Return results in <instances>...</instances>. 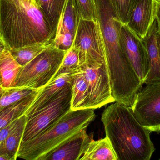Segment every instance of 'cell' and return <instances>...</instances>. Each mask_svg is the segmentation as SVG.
<instances>
[{
  "mask_svg": "<svg viewBox=\"0 0 160 160\" xmlns=\"http://www.w3.org/2000/svg\"><path fill=\"white\" fill-rule=\"evenodd\" d=\"M97 2L112 94L115 102L131 107L143 84L121 47L120 30L122 23L112 0Z\"/></svg>",
  "mask_w": 160,
  "mask_h": 160,
  "instance_id": "6da1fadb",
  "label": "cell"
},
{
  "mask_svg": "<svg viewBox=\"0 0 160 160\" xmlns=\"http://www.w3.org/2000/svg\"><path fill=\"white\" fill-rule=\"evenodd\" d=\"M0 34L8 50L51 43L55 37L42 10L31 0H0Z\"/></svg>",
  "mask_w": 160,
  "mask_h": 160,
  "instance_id": "7a4b0ae2",
  "label": "cell"
},
{
  "mask_svg": "<svg viewBox=\"0 0 160 160\" xmlns=\"http://www.w3.org/2000/svg\"><path fill=\"white\" fill-rule=\"evenodd\" d=\"M105 134L118 160H149L155 151L151 132L137 120L130 107L116 102L103 111Z\"/></svg>",
  "mask_w": 160,
  "mask_h": 160,
  "instance_id": "3957f363",
  "label": "cell"
},
{
  "mask_svg": "<svg viewBox=\"0 0 160 160\" xmlns=\"http://www.w3.org/2000/svg\"><path fill=\"white\" fill-rule=\"evenodd\" d=\"M93 109L70 110L44 131L25 142H21L18 158L41 160L63 142L83 129L94 121Z\"/></svg>",
  "mask_w": 160,
  "mask_h": 160,
  "instance_id": "277c9868",
  "label": "cell"
},
{
  "mask_svg": "<svg viewBox=\"0 0 160 160\" xmlns=\"http://www.w3.org/2000/svg\"><path fill=\"white\" fill-rule=\"evenodd\" d=\"M67 52L55 48L53 42L22 67L15 86L39 90L55 77Z\"/></svg>",
  "mask_w": 160,
  "mask_h": 160,
  "instance_id": "5b68a950",
  "label": "cell"
},
{
  "mask_svg": "<svg viewBox=\"0 0 160 160\" xmlns=\"http://www.w3.org/2000/svg\"><path fill=\"white\" fill-rule=\"evenodd\" d=\"M80 66L98 68L106 64V51L98 20H80L73 45Z\"/></svg>",
  "mask_w": 160,
  "mask_h": 160,
  "instance_id": "8992f818",
  "label": "cell"
},
{
  "mask_svg": "<svg viewBox=\"0 0 160 160\" xmlns=\"http://www.w3.org/2000/svg\"><path fill=\"white\" fill-rule=\"evenodd\" d=\"M72 85L66 86L48 105L28 116L22 142L32 139L71 110Z\"/></svg>",
  "mask_w": 160,
  "mask_h": 160,
  "instance_id": "52a82bcc",
  "label": "cell"
},
{
  "mask_svg": "<svg viewBox=\"0 0 160 160\" xmlns=\"http://www.w3.org/2000/svg\"><path fill=\"white\" fill-rule=\"evenodd\" d=\"M131 109L143 126L151 132L160 133V81L142 87Z\"/></svg>",
  "mask_w": 160,
  "mask_h": 160,
  "instance_id": "ba28073f",
  "label": "cell"
},
{
  "mask_svg": "<svg viewBox=\"0 0 160 160\" xmlns=\"http://www.w3.org/2000/svg\"><path fill=\"white\" fill-rule=\"evenodd\" d=\"M88 87V109H99L115 102L112 94L111 83L106 64L98 68L80 67Z\"/></svg>",
  "mask_w": 160,
  "mask_h": 160,
  "instance_id": "9c48e42d",
  "label": "cell"
},
{
  "mask_svg": "<svg viewBox=\"0 0 160 160\" xmlns=\"http://www.w3.org/2000/svg\"><path fill=\"white\" fill-rule=\"evenodd\" d=\"M120 42L123 51L143 84L149 72V64L147 51L142 40L127 25L122 24Z\"/></svg>",
  "mask_w": 160,
  "mask_h": 160,
  "instance_id": "30bf717a",
  "label": "cell"
},
{
  "mask_svg": "<svg viewBox=\"0 0 160 160\" xmlns=\"http://www.w3.org/2000/svg\"><path fill=\"white\" fill-rule=\"evenodd\" d=\"M83 129L76 133L41 160H80L92 138Z\"/></svg>",
  "mask_w": 160,
  "mask_h": 160,
  "instance_id": "8fae6325",
  "label": "cell"
},
{
  "mask_svg": "<svg viewBox=\"0 0 160 160\" xmlns=\"http://www.w3.org/2000/svg\"><path fill=\"white\" fill-rule=\"evenodd\" d=\"M81 70V68L77 72L61 74L51 81L39 91L32 104L25 115L27 116H30L48 105L66 86L72 84L75 76Z\"/></svg>",
  "mask_w": 160,
  "mask_h": 160,
  "instance_id": "7c38bea8",
  "label": "cell"
},
{
  "mask_svg": "<svg viewBox=\"0 0 160 160\" xmlns=\"http://www.w3.org/2000/svg\"><path fill=\"white\" fill-rule=\"evenodd\" d=\"M155 20V0H141L134 8L126 25L142 40Z\"/></svg>",
  "mask_w": 160,
  "mask_h": 160,
  "instance_id": "4fadbf2b",
  "label": "cell"
},
{
  "mask_svg": "<svg viewBox=\"0 0 160 160\" xmlns=\"http://www.w3.org/2000/svg\"><path fill=\"white\" fill-rule=\"evenodd\" d=\"M158 24L154 21L145 37L142 39L149 60V71L143 84L160 81V58L157 42Z\"/></svg>",
  "mask_w": 160,
  "mask_h": 160,
  "instance_id": "5bb4252c",
  "label": "cell"
},
{
  "mask_svg": "<svg viewBox=\"0 0 160 160\" xmlns=\"http://www.w3.org/2000/svg\"><path fill=\"white\" fill-rule=\"evenodd\" d=\"M28 119L26 115L20 117L17 126L0 147V155L6 158L7 160L18 159L17 154L23 138Z\"/></svg>",
  "mask_w": 160,
  "mask_h": 160,
  "instance_id": "9a60e30c",
  "label": "cell"
},
{
  "mask_svg": "<svg viewBox=\"0 0 160 160\" xmlns=\"http://www.w3.org/2000/svg\"><path fill=\"white\" fill-rule=\"evenodd\" d=\"M82 18L75 0H66L60 16L56 34L71 33L76 35Z\"/></svg>",
  "mask_w": 160,
  "mask_h": 160,
  "instance_id": "2e32d148",
  "label": "cell"
},
{
  "mask_svg": "<svg viewBox=\"0 0 160 160\" xmlns=\"http://www.w3.org/2000/svg\"><path fill=\"white\" fill-rule=\"evenodd\" d=\"M80 160H118L108 137L94 141L91 139Z\"/></svg>",
  "mask_w": 160,
  "mask_h": 160,
  "instance_id": "e0dca14e",
  "label": "cell"
},
{
  "mask_svg": "<svg viewBox=\"0 0 160 160\" xmlns=\"http://www.w3.org/2000/svg\"><path fill=\"white\" fill-rule=\"evenodd\" d=\"M38 90L29 96L13 103L0 113V129L25 115L38 95Z\"/></svg>",
  "mask_w": 160,
  "mask_h": 160,
  "instance_id": "ac0fdd59",
  "label": "cell"
},
{
  "mask_svg": "<svg viewBox=\"0 0 160 160\" xmlns=\"http://www.w3.org/2000/svg\"><path fill=\"white\" fill-rule=\"evenodd\" d=\"M22 67L7 50L0 58V85L4 88L14 87Z\"/></svg>",
  "mask_w": 160,
  "mask_h": 160,
  "instance_id": "d6986e66",
  "label": "cell"
},
{
  "mask_svg": "<svg viewBox=\"0 0 160 160\" xmlns=\"http://www.w3.org/2000/svg\"><path fill=\"white\" fill-rule=\"evenodd\" d=\"M88 87L81 68V71L75 76L72 85L71 110L88 109Z\"/></svg>",
  "mask_w": 160,
  "mask_h": 160,
  "instance_id": "ffe728a7",
  "label": "cell"
},
{
  "mask_svg": "<svg viewBox=\"0 0 160 160\" xmlns=\"http://www.w3.org/2000/svg\"><path fill=\"white\" fill-rule=\"evenodd\" d=\"M66 0H36L55 36L58 23Z\"/></svg>",
  "mask_w": 160,
  "mask_h": 160,
  "instance_id": "44dd1931",
  "label": "cell"
},
{
  "mask_svg": "<svg viewBox=\"0 0 160 160\" xmlns=\"http://www.w3.org/2000/svg\"><path fill=\"white\" fill-rule=\"evenodd\" d=\"M53 42L28 45L8 51L15 60L22 67L32 61Z\"/></svg>",
  "mask_w": 160,
  "mask_h": 160,
  "instance_id": "7402d4cb",
  "label": "cell"
},
{
  "mask_svg": "<svg viewBox=\"0 0 160 160\" xmlns=\"http://www.w3.org/2000/svg\"><path fill=\"white\" fill-rule=\"evenodd\" d=\"M37 90L16 87L4 88L0 94V113L9 105L29 96Z\"/></svg>",
  "mask_w": 160,
  "mask_h": 160,
  "instance_id": "603a6c76",
  "label": "cell"
},
{
  "mask_svg": "<svg viewBox=\"0 0 160 160\" xmlns=\"http://www.w3.org/2000/svg\"><path fill=\"white\" fill-rule=\"evenodd\" d=\"M80 70L78 53L72 46L66 53L61 66L53 79L61 74L77 72Z\"/></svg>",
  "mask_w": 160,
  "mask_h": 160,
  "instance_id": "cb8c5ba5",
  "label": "cell"
},
{
  "mask_svg": "<svg viewBox=\"0 0 160 160\" xmlns=\"http://www.w3.org/2000/svg\"><path fill=\"white\" fill-rule=\"evenodd\" d=\"M141 0H112L113 6L121 23L127 24L132 11Z\"/></svg>",
  "mask_w": 160,
  "mask_h": 160,
  "instance_id": "d4e9b609",
  "label": "cell"
},
{
  "mask_svg": "<svg viewBox=\"0 0 160 160\" xmlns=\"http://www.w3.org/2000/svg\"><path fill=\"white\" fill-rule=\"evenodd\" d=\"M81 18L86 20H98L97 0H75Z\"/></svg>",
  "mask_w": 160,
  "mask_h": 160,
  "instance_id": "484cf974",
  "label": "cell"
},
{
  "mask_svg": "<svg viewBox=\"0 0 160 160\" xmlns=\"http://www.w3.org/2000/svg\"><path fill=\"white\" fill-rule=\"evenodd\" d=\"M75 37V35L68 32L57 34L53 40V45L59 49L68 51L73 46Z\"/></svg>",
  "mask_w": 160,
  "mask_h": 160,
  "instance_id": "4316f807",
  "label": "cell"
},
{
  "mask_svg": "<svg viewBox=\"0 0 160 160\" xmlns=\"http://www.w3.org/2000/svg\"><path fill=\"white\" fill-rule=\"evenodd\" d=\"M18 119L0 129V147L17 126L18 122Z\"/></svg>",
  "mask_w": 160,
  "mask_h": 160,
  "instance_id": "83f0119b",
  "label": "cell"
},
{
  "mask_svg": "<svg viewBox=\"0 0 160 160\" xmlns=\"http://www.w3.org/2000/svg\"><path fill=\"white\" fill-rule=\"evenodd\" d=\"M156 2V19L158 24V33L160 34V0H155Z\"/></svg>",
  "mask_w": 160,
  "mask_h": 160,
  "instance_id": "f1b7e54d",
  "label": "cell"
},
{
  "mask_svg": "<svg viewBox=\"0 0 160 160\" xmlns=\"http://www.w3.org/2000/svg\"><path fill=\"white\" fill-rule=\"evenodd\" d=\"M8 49H7L4 41L3 40L2 38L0 37V57Z\"/></svg>",
  "mask_w": 160,
  "mask_h": 160,
  "instance_id": "f546056e",
  "label": "cell"
},
{
  "mask_svg": "<svg viewBox=\"0 0 160 160\" xmlns=\"http://www.w3.org/2000/svg\"><path fill=\"white\" fill-rule=\"evenodd\" d=\"M157 42L160 58V34L158 33L157 35Z\"/></svg>",
  "mask_w": 160,
  "mask_h": 160,
  "instance_id": "4dcf8cb0",
  "label": "cell"
},
{
  "mask_svg": "<svg viewBox=\"0 0 160 160\" xmlns=\"http://www.w3.org/2000/svg\"><path fill=\"white\" fill-rule=\"evenodd\" d=\"M0 160H7L6 158L5 157H3V156H1V155H0Z\"/></svg>",
  "mask_w": 160,
  "mask_h": 160,
  "instance_id": "1f68e13d",
  "label": "cell"
},
{
  "mask_svg": "<svg viewBox=\"0 0 160 160\" xmlns=\"http://www.w3.org/2000/svg\"><path fill=\"white\" fill-rule=\"evenodd\" d=\"M4 89V88H3V87H2V86H1V85H0V94H1V93H2V92H3V91Z\"/></svg>",
  "mask_w": 160,
  "mask_h": 160,
  "instance_id": "d6a6232c",
  "label": "cell"
},
{
  "mask_svg": "<svg viewBox=\"0 0 160 160\" xmlns=\"http://www.w3.org/2000/svg\"><path fill=\"white\" fill-rule=\"evenodd\" d=\"M31 1H32V2H35V3H36V0H31Z\"/></svg>",
  "mask_w": 160,
  "mask_h": 160,
  "instance_id": "836d02e7",
  "label": "cell"
},
{
  "mask_svg": "<svg viewBox=\"0 0 160 160\" xmlns=\"http://www.w3.org/2000/svg\"><path fill=\"white\" fill-rule=\"evenodd\" d=\"M0 37H1V34H0Z\"/></svg>",
  "mask_w": 160,
  "mask_h": 160,
  "instance_id": "e575fe53",
  "label": "cell"
},
{
  "mask_svg": "<svg viewBox=\"0 0 160 160\" xmlns=\"http://www.w3.org/2000/svg\"><path fill=\"white\" fill-rule=\"evenodd\" d=\"M159 160H160V158L159 159Z\"/></svg>",
  "mask_w": 160,
  "mask_h": 160,
  "instance_id": "d590c367",
  "label": "cell"
},
{
  "mask_svg": "<svg viewBox=\"0 0 160 160\" xmlns=\"http://www.w3.org/2000/svg\"><path fill=\"white\" fill-rule=\"evenodd\" d=\"M1 57H0V58H1Z\"/></svg>",
  "mask_w": 160,
  "mask_h": 160,
  "instance_id": "8d00e7d4",
  "label": "cell"
}]
</instances>
